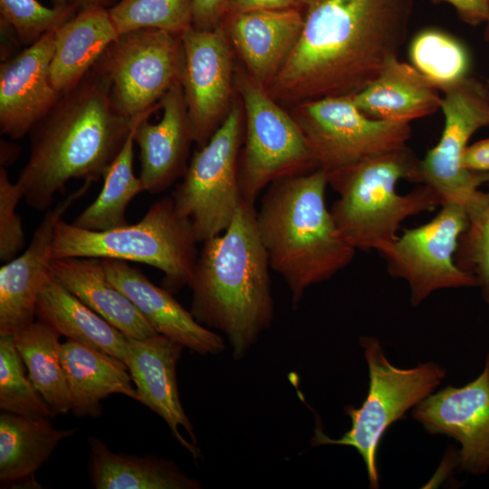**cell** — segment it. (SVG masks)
<instances>
[{"label":"cell","mask_w":489,"mask_h":489,"mask_svg":"<svg viewBox=\"0 0 489 489\" xmlns=\"http://www.w3.org/2000/svg\"><path fill=\"white\" fill-rule=\"evenodd\" d=\"M317 168L327 173L408 147L409 123L366 116L350 96L325 97L287 109Z\"/></svg>","instance_id":"11"},{"label":"cell","mask_w":489,"mask_h":489,"mask_svg":"<svg viewBox=\"0 0 489 489\" xmlns=\"http://www.w3.org/2000/svg\"><path fill=\"white\" fill-rule=\"evenodd\" d=\"M485 366L487 367L488 371H489V357H488L487 360H486Z\"/></svg>","instance_id":"44"},{"label":"cell","mask_w":489,"mask_h":489,"mask_svg":"<svg viewBox=\"0 0 489 489\" xmlns=\"http://www.w3.org/2000/svg\"><path fill=\"white\" fill-rule=\"evenodd\" d=\"M14 145L7 142H1V149L7 151L8 155L1 159V167L6 166L14 159L17 155L18 147L13 149Z\"/></svg>","instance_id":"42"},{"label":"cell","mask_w":489,"mask_h":489,"mask_svg":"<svg viewBox=\"0 0 489 489\" xmlns=\"http://www.w3.org/2000/svg\"><path fill=\"white\" fill-rule=\"evenodd\" d=\"M243 133V107L235 99L221 126L195 151L171 195L198 243L224 232L236 213L242 199L238 162Z\"/></svg>","instance_id":"9"},{"label":"cell","mask_w":489,"mask_h":489,"mask_svg":"<svg viewBox=\"0 0 489 489\" xmlns=\"http://www.w3.org/2000/svg\"><path fill=\"white\" fill-rule=\"evenodd\" d=\"M60 336L39 320L14 336L15 347L28 369V378L55 415L72 411L61 361Z\"/></svg>","instance_id":"29"},{"label":"cell","mask_w":489,"mask_h":489,"mask_svg":"<svg viewBox=\"0 0 489 489\" xmlns=\"http://www.w3.org/2000/svg\"><path fill=\"white\" fill-rule=\"evenodd\" d=\"M89 473L96 489H197L199 483L173 462L156 456L112 452L100 438L89 437Z\"/></svg>","instance_id":"27"},{"label":"cell","mask_w":489,"mask_h":489,"mask_svg":"<svg viewBox=\"0 0 489 489\" xmlns=\"http://www.w3.org/2000/svg\"><path fill=\"white\" fill-rule=\"evenodd\" d=\"M481 208L469 217L455 254L456 264L473 274L483 299L489 303V192Z\"/></svg>","instance_id":"35"},{"label":"cell","mask_w":489,"mask_h":489,"mask_svg":"<svg viewBox=\"0 0 489 489\" xmlns=\"http://www.w3.org/2000/svg\"><path fill=\"white\" fill-rule=\"evenodd\" d=\"M119 36L109 8L78 12L54 32L50 76L61 94L75 86Z\"/></svg>","instance_id":"25"},{"label":"cell","mask_w":489,"mask_h":489,"mask_svg":"<svg viewBox=\"0 0 489 489\" xmlns=\"http://www.w3.org/2000/svg\"><path fill=\"white\" fill-rule=\"evenodd\" d=\"M303 24L284 65L266 88L288 109L369 85L406 43L413 0H303Z\"/></svg>","instance_id":"1"},{"label":"cell","mask_w":489,"mask_h":489,"mask_svg":"<svg viewBox=\"0 0 489 489\" xmlns=\"http://www.w3.org/2000/svg\"><path fill=\"white\" fill-rule=\"evenodd\" d=\"M107 76L112 101L129 119L160 110L168 91L181 82V35L158 29L120 34L95 63Z\"/></svg>","instance_id":"12"},{"label":"cell","mask_w":489,"mask_h":489,"mask_svg":"<svg viewBox=\"0 0 489 489\" xmlns=\"http://www.w3.org/2000/svg\"><path fill=\"white\" fill-rule=\"evenodd\" d=\"M139 118L117 109L109 79L94 64L29 132V158L15 182L26 203L43 211L71 179L102 177Z\"/></svg>","instance_id":"2"},{"label":"cell","mask_w":489,"mask_h":489,"mask_svg":"<svg viewBox=\"0 0 489 489\" xmlns=\"http://www.w3.org/2000/svg\"><path fill=\"white\" fill-rule=\"evenodd\" d=\"M52 275L88 307L129 338L158 334L131 301L108 278L101 259L64 257L51 261Z\"/></svg>","instance_id":"23"},{"label":"cell","mask_w":489,"mask_h":489,"mask_svg":"<svg viewBox=\"0 0 489 489\" xmlns=\"http://www.w3.org/2000/svg\"><path fill=\"white\" fill-rule=\"evenodd\" d=\"M91 183L85 180L54 208H49L26 250L2 265L0 335L14 336L34 322L39 294L52 276L50 253L55 226L71 206L89 190Z\"/></svg>","instance_id":"16"},{"label":"cell","mask_w":489,"mask_h":489,"mask_svg":"<svg viewBox=\"0 0 489 489\" xmlns=\"http://www.w3.org/2000/svg\"><path fill=\"white\" fill-rule=\"evenodd\" d=\"M0 14L1 28L11 31L20 44L28 47L56 31L77 11L56 4L46 7L37 0H0Z\"/></svg>","instance_id":"34"},{"label":"cell","mask_w":489,"mask_h":489,"mask_svg":"<svg viewBox=\"0 0 489 489\" xmlns=\"http://www.w3.org/2000/svg\"><path fill=\"white\" fill-rule=\"evenodd\" d=\"M141 117L137 120L120 153L104 172L100 194L72 222L74 226L90 231H105L128 224L125 216L127 206L133 197L144 191L139 177L133 172L135 128Z\"/></svg>","instance_id":"30"},{"label":"cell","mask_w":489,"mask_h":489,"mask_svg":"<svg viewBox=\"0 0 489 489\" xmlns=\"http://www.w3.org/2000/svg\"><path fill=\"white\" fill-rule=\"evenodd\" d=\"M190 221L178 215L171 196L155 202L138 223L90 231L62 218L54 230L50 257H91L131 261L158 268L164 288L177 292L189 284L198 252Z\"/></svg>","instance_id":"6"},{"label":"cell","mask_w":489,"mask_h":489,"mask_svg":"<svg viewBox=\"0 0 489 489\" xmlns=\"http://www.w3.org/2000/svg\"><path fill=\"white\" fill-rule=\"evenodd\" d=\"M360 345L369 367L367 397L359 408L346 407L351 427L341 437L331 438L317 427L312 444L354 447L364 460L370 487L378 488L377 454L386 430L432 394L446 371L434 362L412 369L397 368L388 360L379 341L373 337L360 338Z\"/></svg>","instance_id":"7"},{"label":"cell","mask_w":489,"mask_h":489,"mask_svg":"<svg viewBox=\"0 0 489 489\" xmlns=\"http://www.w3.org/2000/svg\"><path fill=\"white\" fill-rule=\"evenodd\" d=\"M468 224L464 207L444 203L433 219L407 229L380 254L388 273L408 283L413 306L440 289L477 286L475 277L455 261L460 236Z\"/></svg>","instance_id":"13"},{"label":"cell","mask_w":489,"mask_h":489,"mask_svg":"<svg viewBox=\"0 0 489 489\" xmlns=\"http://www.w3.org/2000/svg\"><path fill=\"white\" fill-rule=\"evenodd\" d=\"M303 0H230L227 13L302 7Z\"/></svg>","instance_id":"39"},{"label":"cell","mask_w":489,"mask_h":489,"mask_svg":"<svg viewBox=\"0 0 489 489\" xmlns=\"http://www.w3.org/2000/svg\"><path fill=\"white\" fill-rule=\"evenodd\" d=\"M230 0H193L192 26L211 30L222 24Z\"/></svg>","instance_id":"37"},{"label":"cell","mask_w":489,"mask_h":489,"mask_svg":"<svg viewBox=\"0 0 489 489\" xmlns=\"http://www.w3.org/2000/svg\"><path fill=\"white\" fill-rule=\"evenodd\" d=\"M302 24V7L227 13L221 24L243 68L265 88L292 53Z\"/></svg>","instance_id":"19"},{"label":"cell","mask_w":489,"mask_h":489,"mask_svg":"<svg viewBox=\"0 0 489 489\" xmlns=\"http://www.w3.org/2000/svg\"><path fill=\"white\" fill-rule=\"evenodd\" d=\"M14 336L0 335V408L24 416L53 417L55 414L25 376Z\"/></svg>","instance_id":"33"},{"label":"cell","mask_w":489,"mask_h":489,"mask_svg":"<svg viewBox=\"0 0 489 489\" xmlns=\"http://www.w3.org/2000/svg\"><path fill=\"white\" fill-rule=\"evenodd\" d=\"M413 417L432 435H446L461 446V471L482 475L489 470V371L486 366L463 387L430 394L413 410Z\"/></svg>","instance_id":"15"},{"label":"cell","mask_w":489,"mask_h":489,"mask_svg":"<svg viewBox=\"0 0 489 489\" xmlns=\"http://www.w3.org/2000/svg\"><path fill=\"white\" fill-rule=\"evenodd\" d=\"M184 346L162 334L146 339L127 337L125 364L138 394V401L168 424L177 442L199 457L193 426L187 417L177 382V364Z\"/></svg>","instance_id":"17"},{"label":"cell","mask_w":489,"mask_h":489,"mask_svg":"<svg viewBox=\"0 0 489 489\" xmlns=\"http://www.w3.org/2000/svg\"><path fill=\"white\" fill-rule=\"evenodd\" d=\"M463 166L476 173H489V138L468 145L463 156Z\"/></svg>","instance_id":"40"},{"label":"cell","mask_w":489,"mask_h":489,"mask_svg":"<svg viewBox=\"0 0 489 489\" xmlns=\"http://www.w3.org/2000/svg\"><path fill=\"white\" fill-rule=\"evenodd\" d=\"M54 32L1 62L0 130L13 139L28 134L61 96L50 76Z\"/></svg>","instance_id":"18"},{"label":"cell","mask_w":489,"mask_h":489,"mask_svg":"<svg viewBox=\"0 0 489 489\" xmlns=\"http://www.w3.org/2000/svg\"><path fill=\"white\" fill-rule=\"evenodd\" d=\"M244 112V143L238 177L241 195L254 204L273 182L317 168L304 137L286 108L243 68L235 72Z\"/></svg>","instance_id":"8"},{"label":"cell","mask_w":489,"mask_h":489,"mask_svg":"<svg viewBox=\"0 0 489 489\" xmlns=\"http://www.w3.org/2000/svg\"><path fill=\"white\" fill-rule=\"evenodd\" d=\"M36 317L67 340L102 350L125 363L127 336L53 275L39 294Z\"/></svg>","instance_id":"26"},{"label":"cell","mask_w":489,"mask_h":489,"mask_svg":"<svg viewBox=\"0 0 489 489\" xmlns=\"http://www.w3.org/2000/svg\"><path fill=\"white\" fill-rule=\"evenodd\" d=\"M193 0H119L109 8L120 34L158 29L181 35L192 26Z\"/></svg>","instance_id":"32"},{"label":"cell","mask_w":489,"mask_h":489,"mask_svg":"<svg viewBox=\"0 0 489 489\" xmlns=\"http://www.w3.org/2000/svg\"><path fill=\"white\" fill-rule=\"evenodd\" d=\"M162 116L149 122L151 114L136 124L134 140L139 149V179L143 190L158 194L183 177L189 148L194 142L181 82L175 83L160 101Z\"/></svg>","instance_id":"20"},{"label":"cell","mask_w":489,"mask_h":489,"mask_svg":"<svg viewBox=\"0 0 489 489\" xmlns=\"http://www.w3.org/2000/svg\"><path fill=\"white\" fill-rule=\"evenodd\" d=\"M411 64L439 91L469 76L471 59L465 44L436 28L418 32L409 44Z\"/></svg>","instance_id":"31"},{"label":"cell","mask_w":489,"mask_h":489,"mask_svg":"<svg viewBox=\"0 0 489 489\" xmlns=\"http://www.w3.org/2000/svg\"><path fill=\"white\" fill-rule=\"evenodd\" d=\"M46 417L4 411L0 415V480L11 482L32 476L57 446L77 432L57 429Z\"/></svg>","instance_id":"28"},{"label":"cell","mask_w":489,"mask_h":489,"mask_svg":"<svg viewBox=\"0 0 489 489\" xmlns=\"http://www.w3.org/2000/svg\"><path fill=\"white\" fill-rule=\"evenodd\" d=\"M16 183H12L4 167L0 168V259L7 263L24 246V233L16 206L23 198Z\"/></svg>","instance_id":"36"},{"label":"cell","mask_w":489,"mask_h":489,"mask_svg":"<svg viewBox=\"0 0 489 489\" xmlns=\"http://www.w3.org/2000/svg\"><path fill=\"white\" fill-rule=\"evenodd\" d=\"M327 172L278 179L263 192L255 222L270 267L296 306L305 290L347 267L356 250L341 236L326 206Z\"/></svg>","instance_id":"4"},{"label":"cell","mask_w":489,"mask_h":489,"mask_svg":"<svg viewBox=\"0 0 489 489\" xmlns=\"http://www.w3.org/2000/svg\"><path fill=\"white\" fill-rule=\"evenodd\" d=\"M419 159L408 147L327 173L338 193L331 212L341 236L355 250L382 254L398 239L404 220L442 205L427 185L401 195L399 180L417 183Z\"/></svg>","instance_id":"5"},{"label":"cell","mask_w":489,"mask_h":489,"mask_svg":"<svg viewBox=\"0 0 489 489\" xmlns=\"http://www.w3.org/2000/svg\"><path fill=\"white\" fill-rule=\"evenodd\" d=\"M366 116L409 123L440 109L439 90L412 64L394 58L364 89L350 95Z\"/></svg>","instance_id":"22"},{"label":"cell","mask_w":489,"mask_h":489,"mask_svg":"<svg viewBox=\"0 0 489 489\" xmlns=\"http://www.w3.org/2000/svg\"><path fill=\"white\" fill-rule=\"evenodd\" d=\"M440 109L445 125L437 144L419 159L417 183L433 188L442 204L452 202L476 213L486 198L480 187L489 173H476L463 166V156L471 137L489 126V88L467 76L444 87Z\"/></svg>","instance_id":"10"},{"label":"cell","mask_w":489,"mask_h":489,"mask_svg":"<svg viewBox=\"0 0 489 489\" xmlns=\"http://www.w3.org/2000/svg\"><path fill=\"white\" fill-rule=\"evenodd\" d=\"M118 1L119 0H53V4L72 7L78 13L98 7L110 8Z\"/></svg>","instance_id":"41"},{"label":"cell","mask_w":489,"mask_h":489,"mask_svg":"<svg viewBox=\"0 0 489 489\" xmlns=\"http://www.w3.org/2000/svg\"><path fill=\"white\" fill-rule=\"evenodd\" d=\"M485 24H486L485 37L487 40H489V15Z\"/></svg>","instance_id":"43"},{"label":"cell","mask_w":489,"mask_h":489,"mask_svg":"<svg viewBox=\"0 0 489 489\" xmlns=\"http://www.w3.org/2000/svg\"><path fill=\"white\" fill-rule=\"evenodd\" d=\"M109 280L136 306L154 330L201 355H217L223 338L198 322L171 292L150 282L127 262L101 259Z\"/></svg>","instance_id":"21"},{"label":"cell","mask_w":489,"mask_h":489,"mask_svg":"<svg viewBox=\"0 0 489 489\" xmlns=\"http://www.w3.org/2000/svg\"><path fill=\"white\" fill-rule=\"evenodd\" d=\"M254 204L242 197L229 226L203 242L193 277L190 312L222 331L235 359L244 356L273 316L267 254Z\"/></svg>","instance_id":"3"},{"label":"cell","mask_w":489,"mask_h":489,"mask_svg":"<svg viewBox=\"0 0 489 489\" xmlns=\"http://www.w3.org/2000/svg\"><path fill=\"white\" fill-rule=\"evenodd\" d=\"M433 4L447 3L465 24L476 26L485 23L489 15V0H428Z\"/></svg>","instance_id":"38"},{"label":"cell","mask_w":489,"mask_h":489,"mask_svg":"<svg viewBox=\"0 0 489 489\" xmlns=\"http://www.w3.org/2000/svg\"><path fill=\"white\" fill-rule=\"evenodd\" d=\"M181 78L194 142L204 146L226 118L235 101L234 50L224 28L190 26L181 34Z\"/></svg>","instance_id":"14"},{"label":"cell","mask_w":489,"mask_h":489,"mask_svg":"<svg viewBox=\"0 0 489 489\" xmlns=\"http://www.w3.org/2000/svg\"><path fill=\"white\" fill-rule=\"evenodd\" d=\"M61 361L75 416L97 418L101 414V400L111 394L138 401L129 369L120 360L67 340L61 344Z\"/></svg>","instance_id":"24"}]
</instances>
